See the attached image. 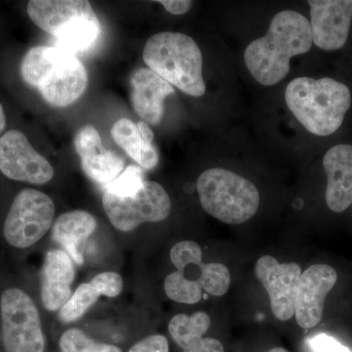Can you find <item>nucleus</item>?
Wrapping results in <instances>:
<instances>
[{"instance_id": "nucleus-1", "label": "nucleus", "mask_w": 352, "mask_h": 352, "mask_svg": "<svg viewBox=\"0 0 352 352\" xmlns=\"http://www.w3.org/2000/svg\"><path fill=\"white\" fill-rule=\"evenodd\" d=\"M312 43L309 21L296 11H281L273 17L267 34L248 45L245 64L256 82L271 87L288 75L291 58L307 53Z\"/></svg>"}, {"instance_id": "nucleus-2", "label": "nucleus", "mask_w": 352, "mask_h": 352, "mask_svg": "<svg viewBox=\"0 0 352 352\" xmlns=\"http://www.w3.org/2000/svg\"><path fill=\"white\" fill-rule=\"evenodd\" d=\"M21 76L50 105L58 108L78 100L88 82L87 69L75 53L59 46L31 48L23 58Z\"/></svg>"}, {"instance_id": "nucleus-3", "label": "nucleus", "mask_w": 352, "mask_h": 352, "mask_svg": "<svg viewBox=\"0 0 352 352\" xmlns=\"http://www.w3.org/2000/svg\"><path fill=\"white\" fill-rule=\"evenodd\" d=\"M285 99L298 122L317 136L337 131L351 106L349 88L331 78H296L287 87Z\"/></svg>"}, {"instance_id": "nucleus-4", "label": "nucleus", "mask_w": 352, "mask_h": 352, "mask_svg": "<svg viewBox=\"0 0 352 352\" xmlns=\"http://www.w3.org/2000/svg\"><path fill=\"white\" fill-rule=\"evenodd\" d=\"M143 60L148 68L184 94L193 97L206 94L203 55L198 44L187 34H154L145 44Z\"/></svg>"}, {"instance_id": "nucleus-5", "label": "nucleus", "mask_w": 352, "mask_h": 352, "mask_svg": "<svg viewBox=\"0 0 352 352\" xmlns=\"http://www.w3.org/2000/svg\"><path fill=\"white\" fill-rule=\"evenodd\" d=\"M27 10L39 29L71 52L89 50L100 36V22L87 0H32Z\"/></svg>"}, {"instance_id": "nucleus-6", "label": "nucleus", "mask_w": 352, "mask_h": 352, "mask_svg": "<svg viewBox=\"0 0 352 352\" xmlns=\"http://www.w3.org/2000/svg\"><path fill=\"white\" fill-rule=\"evenodd\" d=\"M175 272L164 280V292L171 300L185 305L200 302L203 293L221 296L228 292L230 272L222 263H205L200 245L194 241L178 242L170 250Z\"/></svg>"}, {"instance_id": "nucleus-7", "label": "nucleus", "mask_w": 352, "mask_h": 352, "mask_svg": "<svg viewBox=\"0 0 352 352\" xmlns=\"http://www.w3.org/2000/svg\"><path fill=\"white\" fill-rule=\"evenodd\" d=\"M196 187L204 210L224 223H244L258 212L261 197L256 185L232 171L210 168Z\"/></svg>"}, {"instance_id": "nucleus-8", "label": "nucleus", "mask_w": 352, "mask_h": 352, "mask_svg": "<svg viewBox=\"0 0 352 352\" xmlns=\"http://www.w3.org/2000/svg\"><path fill=\"white\" fill-rule=\"evenodd\" d=\"M6 352H44L45 337L36 303L22 289H6L0 300Z\"/></svg>"}, {"instance_id": "nucleus-9", "label": "nucleus", "mask_w": 352, "mask_h": 352, "mask_svg": "<svg viewBox=\"0 0 352 352\" xmlns=\"http://www.w3.org/2000/svg\"><path fill=\"white\" fill-rule=\"evenodd\" d=\"M52 199L36 189H24L14 199L3 226L9 245L27 249L38 243L54 223Z\"/></svg>"}, {"instance_id": "nucleus-10", "label": "nucleus", "mask_w": 352, "mask_h": 352, "mask_svg": "<svg viewBox=\"0 0 352 352\" xmlns=\"http://www.w3.org/2000/svg\"><path fill=\"white\" fill-rule=\"evenodd\" d=\"M102 205L111 223L122 232H131L145 222L163 221L171 210L170 196L155 182H145L136 195L127 198L104 192Z\"/></svg>"}, {"instance_id": "nucleus-11", "label": "nucleus", "mask_w": 352, "mask_h": 352, "mask_svg": "<svg viewBox=\"0 0 352 352\" xmlns=\"http://www.w3.org/2000/svg\"><path fill=\"white\" fill-rule=\"evenodd\" d=\"M0 171L9 179L45 184L54 176V168L34 149L27 136L17 129L0 138Z\"/></svg>"}, {"instance_id": "nucleus-12", "label": "nucleus", "mask_w": 352, "mask_h": 352, "mask_svg": "<svg viewBox=\"0 0 352 352\" xmlns=\"http://www.w3.org/2000/svg\"><path fill=\"white\" fill-rule=\"evenodd\" d=\"M256 278L270 295L271 309L278 320L288 321L295 315V302L302 268L298 263H279L263 256L256 264Z\"/></svg>"}, {"instance_id": "nucleus-13", "label": "nucleus", "mask_w": 352, "mask_h": 352, "mask_svg": "<svg viewBox=\"0 0 352 352\" xmlns=\"http://www.w3.org/2000/svg\"><path fill=\"white\" fill-rule=\"evenodd\" d=\"M312 41L322 50H339L349 38L352 0H309Z\"/></svg>"}, {"instance_id": "nucleus-14", "label": "nucleus", "mask_w": 352, "mask_h": 352, "mask_svg": "<svg viewBox=\"0 0 352 352\" xmlns=\"http://www.w3.org/2000/svg\"><path fill=\"white\" fill-rule=\"evenodd\" d=\"M338 281L337 271L328 264L317 263L303 271L298 282L295 315L298 326L311 329L323 316L324 302Z\"/></svg>"}, {"instance_id": "nucleus-15", "label": "nucleus", "mask_w": 352, "mask_h": 352, "mask_svg": "<svg viewBox=\"0 0 352 352\" xmlns=\"http://www.w3.org/2000/svg\"><path fill=\"white\" fill-rule=\"evenodd\" d=\"M76 153L85 175L98 184L112 182L124 171V160L117 152L104 147L100 134L92 126H85L75 138Z\"/></svg>"}, {"instance_id": "nucleus-16", "label": "nucleus", "mask_w": 352, "mask_h": 352, "mask_svg": "<svg viewBox=\"0 0 352 352\" xmlns=\"http://www.w3.org/2000/svg\"><path fill=\"white\" fill-rule=\"evenodd\" d=\"M75 265L64 250H51L41 268V300L50 311H58L72 296Z\"/></svg>"}, {"instance_id": "nucleus-17", "label": "nucleus", "mask_w": 352, "mask_h": 352, "mask_svg": "<svg viewBox=\"0 0 352 352\" xmlns=\"http://www.w3.org/2000/svg\"><path fill=\"white\" fill-rule=\"evenodd\" d=\"M131 104L146 124L157 126L164 113V102L175 94L170 83L150 69H139L131 76Z\"/></svg>"}, {"instance_id": "nucleus-18", "label": "nucleus", "mask_w": 352, "mask_h": 352, "mask_svg": "<svg viewBox=\"0 0 352 352\" xmlns=\"http://www.w3.org/2000/svg\"><path fill=\"white\" fill-rule=\"evenodd\" d=\"M327 173L326 203L333 212H342L352 205V145L331 148L323 159Z\"/></svg>"}, {"instance_id": "nucleus-19", "label": "nucleus", "mask_w": 352, "mask_h": 352, "mask_svg": "<svg viewBox=\"0 0 352 352\" xmlns=\"http://www.w3.org/2000/svg\"><path fill=\"white\" fill-rule=\"evenodd\" d=\"M210 324V317L206 312L198 311L191 316L177 314L171 318L168 332L184 352H224L219 340L203 337Z\"/></svg>"}, {"instance_id": "nucleus-20", "label": "nucleus", "mask_w": 352, "mask_h": 352, "mask_svg": "<svg viewBox=\"0 0 352 352\" xmlns=\"http://www.w3.org/2000/svg\"><path fill=\"white\" fill-rule=\"evenodd\" d=\"M96 227L94 215L85 210H72L55 220L51 227V238L80 265L83 263L80 245L95 232Z\"/></svg>"}, {"instance_id": "nucleus-21", "label": "nucleus", "mask_w": 352, "mask_h": 352, "mask_svg": "<svg viewBox=\"0 0 352 352\" xmlns=\"http://www.w3.org/2000/svg\"><path fill=\"white\" fill-rule=\"evenodd\" d=\"M111 135L118 145L144 170H151L159 163V154L153 143L141 135L138 124L129 119H120L113 124Z\"/></svg>"}, {"instance_id": "nucleus-22", "label": "nucleus", "mask_w": 352, "mask_h": 352, "mask_svg": "<svg viewBox=\"0 0 352 352\" xmlns=\"http://www.w3.org/2000/svg\"><path fill=\"white\" fill-rule=\"evenodd\" d=\"M98 292L90 283L80 285L66 305L59 310V319L63 323L80 320L98 300Z\"/></svg>"}, {"instance_id": "nucleus-23", "label": "nucleus", "mask_w": 352, "mask_h": 352, "mask_svg": "<svg viewBox=\"0 0 352 352\" xmlns=\"http://www.w3.org/2000/svg\"><path fill=\"white\" fill-rule=\"evenodd\" d=\"M144 182V173L142 168L131 164L115 180L103 187L105 192L122 197V198H127V197L136 195L139 190L142 188Z\"/></svg>"}, {"instance_id": "nucleus-24", "label": "nucleus", "mask_w": 352, "mask_h": 352, "mask_svg": "<svg viewBox=\"0 0 352 352\" xmlns=\"http://www.w3.org/2000/svg\"><path fill=\"white\" fill-rule=\"evenodd\" d=\"M89 283L98 292L99 295L108 296V298H116L119 296L124 288L122 276L119 273L112 272V271L96 275Z\"/></svg>"}, {"instance_id": "nucleus-25", "label": "nucleus", "mask_w": 352, "mask_h": 352, "mask_svg": "<svg viewBox=\"0 0 352 352\" xmlns=\"http://www.w3.org/2000/svg\"><path fill=\"white\" fill-rule=\"evenodd\" d=\"M95 340L80 329H69L62 335L59 346L61 352H82L94 344Z\"/></svg>"}, {"instance_id": "nucleus-26", "label": "nucleus", "mask_w": 352, "mask_h": 352, "mask_svg": "<svg viewBox=\"0 0 352 352\" xmlns=\"http://www.w3.org/2000/svg\"><path fill=\"white\" fill-rule=\"evenodd\" d=\"M307 346L311 352H352L349 347L342 346L332 336L318 333L307 340Z\"/></svg>"}, {"instance_id": "nucleus-27", "label": "nucleus", "mask_w": 352, "mask_h": 352, "mask_svg": "<svg viewBox=\"0 0 352 352\" xmlns=\"http://www.w3.org/2000/svg\"><path fill=\"white\" fill-rule=\"evenodd\" d=\"M129 352H170V347L164 336L152 335L134 344Z\"/></svg>"}, {"instance_id": "nucleus-28", "label": "nucleus", "mask_w": 352, "mask_h": 352, "mask_svg": "<svg viewBox=\"0 0 352 352\" xmlns=\"http://www.w3.org/2000/svg\"><path fill=\"white\" fill-rule=\"evenodd\" d=\"M157 3H161L168 13L173 15H183L188 12L193 2L188 0H160Z\"/></svg>"}, {"instance_id": "nucleus-29", "label": "nucleus", "mask_w": 352, "mask_h": 352, "mask_svg": "<svg viewBox=\"0 0 352 352\" xmlns=\"http://www.w3.org/2000/svg\"><path fill=\"white\" fill-rule=\"evenodd\" d=\"M82 352H122V349L120 347L112 346V344H100V342H95L91 346Z\"/></svg>"}, {"instance_id": "nucleus-30", "label": "nucleus", "mask_w": 352, "mask_h": 352, "mask_svg": "<svg viewBox=\"0 0 352 352\" xmlns=\"http://www.w3.org/2000/svg\"><path fill=\"white\" fill-rule=\"evenodd\" d=\"M138 127L142 138H144L147 142L153 143V140H154V133H153L148 124H146L145 122H139Z\"/></svg>"}, {"instance_id": "nucleus-31", "label": "nucleus", "mask_w": 352, "mask_h": 352, "mask_svg": "<svg viewBox=\"0 0 352 352\" xmlns=\"http://www.w3.org/2000/svg\"><path fill=\"white\" fill-rule=\"evenodd\" d=\"M6 127V113H4L3 107H2L1 103H0V134L3 132Z\"/></svg>"}, {"instance_id": "nucleus-32", "label": "nucleus", "mask_w": 352, "mask_h": 352, "mask_svg": "<svg viewBox=\"0 0 352 352\" xmlns=\"http://www.w3.org/2000/svg\"><path fill=\"white\" fill-rule=\"evenodd\" d=\"M268 352H288L286 349H282V347H274V349H270Z\"/></svg>"}, {"instance_id": "nucleus-33", "label": "nucleus", "mask_w": 352, "mask_h": 352, "mask_svg": "<svg viewBox=\"0 0 352 352\" xmlns=\"http://www.w3.org/2000/svg\"><path fill=\"white\" fill-rule=\"evenodd\" d=\"M0 342H1V333H0Z\"/></svg>"}]
</instances>
